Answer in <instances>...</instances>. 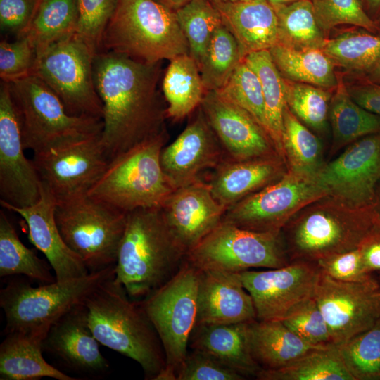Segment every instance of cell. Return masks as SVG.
I'll return each mask as SVG.
<instances>
[{
    "label": "cell",
    "instance_id": "obj_53",
    "mask_svg": "<svg viewBox=\"0 0 380 380\" xmlns=\"http://www.w3.org/2000/svg\"><path fill=\"white\" fill-rule=\"evenodd\" d=\"M364 265L369 273L380 271V223L359 246Z\"/></svg>",
    "mask_w": 380,
    "mask_h": 380
},
{
    "label": "cell",
    "instance_id": "obj_28",
    "mask_svg": "<svg viewBox=\"0 0 380 380\" xmlns=\"http://www.w3.org/2000/svg\"><path fill=\"white\" fill-rule=\"evenodd\" d=\"M39 334L14 332L6 334L0 344L1 380H77L48 363L43 356Z\"/></svg>",
    "mask_w": 380,
    "mask_h": 380
},
{
    "label": "cell",
    "instance_id": "obj_57",
    "mask_svg": "<svg viewBox=\"0 0 380 380\" xmlns=\"http://www.w3.org/2000/svg\"><path fill=\"white\" fill-rule=\"evenodd\" d=\"M268 1L272 5H274V4H284V3H287V2H291V1H298V0H268Z\"/></svg>",
    "mask_w": 380,
    "mask_h": 380
},
{
    "label": "cell",
    "instance_id": "obj_60",
    "mask_svg": "<svg viewBox=\"0 0 380 380\" xmlns=\"http://www.w3.org/2000/svg\"><path fill=\"white\" fill-rule=\"evenodd\" d=\"M375 22H376V24L378 28H379V33H380V15H379V16L378 18V20L376 21H375Z\"/></svg>",
    "mask_w": 380,
    "mask_h": 380
},
{
    "label": "cell",
    "instance_id": "obj_45",
    "mask_svg": "<svg viewBox=\"0 0 380 380\" xmlns=\"http://www.w3.org/2000/svg\"><path fill=\"white\" fill-rule=\"evenodd\" d=\"M317 21L328 37L331 29L340 25L361 27L372 33L379 28L366 13L359 0H312Z\"/></svg>",
    "mask_w": 380,
    "mask_h": 380
},
{
    "label": "cell",
    "instance_id": "obj_50",
    "mask_svg": "<svg viewBox=\"0 0 380 380\" xmlns=\"http://www.w3.org/2000/svg\"><path fill=\"white\" fill-rule=\"evenodd\" d=\"M316 264L323 274L341 281H357L372 277L364 265L359 246L320 259Z\"/></svg>",
    "mask_w": 380,
    "mask_h": 380
},
{
    "label": "cell",
    "instance_id": "obj_42",
    "mask_svg": "<svg viewBox=\"0 0 380 380\" xmlns=\"http://www.w3.org/2000/svg\"><path fill=\"white\" fill-rule=\"evenodd\" d=\"M338 348L354 380H380V319Z\"/></svg>",
    "mask_w": 380,
    "mask_h": 380
},
{
    "label": "cell",
    "instance_id": "obj_10",
    "mask_svg": "<svg viewBox=\"0 0 380 380\" xmlns=\"http://www.w3.org/2000/svg\"><path fill=\"white\" fill-rule=\"evenodd\" d=\"M127 214L88 195L56 204L55 210L63 240L89 272L115 265Z\"/></svg>",
    "mask_w": 380,
    "mask_h": 380
},
{
    "label": "cell",
    "instance_id": "obj_23",
    "mask_svg": "<svg viewBox=\"0 0 380 380\" xmlns=\"http://www.w3.org/2000/svg\"><path fill=\"white\" fill-rule=\"evenodd\" d=\"M56 202L42 183L41 196L32 205L4 208L20 215L28 228V239L46 258L57 281L63 282L89 273L82 259L63 240L56 217Z\"/></svg>",
    "mask_w": 380,
    "mask_h": 380
},
{
    "label": "cell",
    "instance_id": "obj_14",
    "mask_svg": "<svg viewBox=\"0 0 380 380\" xmlns=\"http://www.w3.org/2000/svg\"><path fill=\"white\" fill-rule=\"evenodd\" d=\"M101 133L71 141L34 153L32 161L41 182L56 204L87 196L110 159Z\"/></svg>",
    "mask_w": 380,
    "mask_h": 380
},
{
    "label": "cell",
    "instance_id": "obj_11",
    "mask_svg": "<svg viewBox=\"0 0 380 380\" xmlns=\"http://www.w3.org/2000/svg\"><path fill=\"white\" fill-rule=\"evenodd\" d=\"M96 54L75 33L37 49L34 75L75 116L102 119L103 105L94 79Z\"/></svg>",
    "mask_w": 380,
    "mask_h": 380
},
{
    "label": "cell",
    "instance_id": "obj_7",
    "mask_svg": "<svg viewBox=\"0 0 380 380\" xmlns=\"http://www.w3.org/2000/svg\"><path fill=\"white\" fill-rule=\"evenodd\" d=\"M167 129L111 159L88 196L125 213L160 207L174 190L160 165Z\"/></svg>",
    "mask_w": 380,
    "mask_h": 380
},
{
    "label": "cell",
    "instance_id": "obj_56",
    "mask_svg": "<svg viewBox=\"0 0 380 380\" xmlns=\"http://www.w3.org/2000/svg\"><path fill=\"white\" fill-rule=\"evenodd\" d=\"M367 9L371 13L380 11V0H362Z\"/></svg>",
    "mask_w": 380,
    "mask_h": 380
},
{
    "label": "cell",
    "instance_id": "obj_18",
    "mask_svg": "<svg viewBox=\"0 0 380 380\" xmlns=\"http://www.w3.org/2000/svg\"><path fill=\"white\" fill-rule=\"evenodd\" d=\"M315 178L328 196L355 206L374 203L380 180V132L350 144L338 158L324 164Z\"/></svg>",
    "mask_w": 380,
    "mask_h": 380
},
{
    "label": "cell",
    "instance_id": "obj_59",
    "mask_svg": "<svg viewBox=\"0 0 380 380\" xmlns=\"http://www.w3.org/2000/svg\"><path fill=\"white\" fill-rule=\"evenodd\" d=\"M376 207L379 215V219H380V196L376 195Z\"/></svg>",
    "mask_w": 380,
    "mask_h": 380
},
{
    "label": "cell",
    "instance_id": "obj_47",
    "mask_svg": "<svg viewBox=\"0 0 380 380\" xmlns=\"http://www.w3.org/2000/svg\"><path fill=\"white\" fill-rule=\"evenodd\" d=\"M281 321L308 343L315 346L334 345L327 322L314 297L297 305Z\"/></svg>",
    "mask_w": 380,
    "mask_h": 380
},
{
    "label": "cell",
    "instance_id": "obj_51",
    "mask_svg": "<svg viewBox=\"0 0 380 380\" xmlns=\"http://www.w3.org/2000/svg\"><path fill=\"white\" fill-rule=\"evenodd\" d=\"M41 0H0V27L2 33L18 38L31 24Z\"/></svg>",
    "mask_w": 380,
    "mask_h": 380
},
{
    "label": "cell",
    "instance_id": "obj_35",
    "mask_svg": "<svg viewBox=\"0 0 380 380\" xmlns=\"http://www.w3.org/2000/svg\"><path fill=\"white\" fill-rule=\"evenodd\" d=\"M272 6L278 19L279 44L296 49H322L329 37L317 21L312 0Z\"/></svg>",
    "mask_w": 380,
    "mask_h": 380
},
{
    "label": "cell",
    "instance_id": "obj_27",
    "mask_svg": "<svg viewBox=\"0 0 380 380\" xmlns=\"http://www.w3.org/2000/svg\"><path fill=\"white\" fill-rule=\"evenodd\" d=\"M248 324L195 326L189 347L213 357L245 377H256L261 368L251 354Z\"/></svg>",
    "mask_w": 380,
    "mask_h": 380
},
{
    "label": "cell",
    "instance_id": "obj_41",
    "mask_svg": "<svg viewBox=\"0 0 380 380\" xmlns=\"http://www.w3.org/2000/svg\"><path fill=\"white\" fill-rule=\"evenodd\" d=\"M176 14L189 55L200 68L213 32L222 24L220 13L210 0H194L177 10Z\"/></svg>",
    "mask_w": 380,
    "mask_h": 380
},
{
    "label": "cell",
    "instance_id": "obj_32",
    "mask_svg": "<svg viewBox=\"0 0 380 380\" xmlns=\"http://www.w3.org/2000/svg\"><path fill=\"white\" fill-rule=\"evenodd\" d=\"M329 118L333 132L332 152L363 137L380 132V116L352 99L340 75L330 100Z\"/></svg>",
    "mask_w": 380,
    "mask_h": 380
},
{
    "label": "cell",
    "instance_id": "obj_37",
    "mask_svg": "<svg viewBox=\"0 0 380 380\" xmlns=\"http://www.w3.org/2000/svg\"><path fill=\"white\" fill-rule=\"evenodd\" d=\"M334 64L362 77L380 58V34L348 30L328 38L322 49Z\"/></svg>",
    "mask_w": 380,
    "mask_h": 380
},
{
    "label": "cell",
    "instance_id": "obj_55",
    "mask_svg": "<svg viewBox=\"0 0 380 380\" xmlns=\"http://www.w3.org/2000/svg\"><path fill=\"white\" fill-rule=\"evenodd\" d=\"M167 7L176 11L194 0H158Z\"/></svg>",
    "mask_w": 380,
    "mask_h": 380
},
{
    "label": "cell",
    "instance_id": "obj_36",
    "mask_svg": "<svg viewBox=\"0 0 380 380\" xmlns=\"http://www.w3.org/2000/svg\"><path fill=\"white\" fill-rule=\"evenodd\" d=\"M50 264L20 241L5 213L0 211V277L24 275L40 284L56 281Z\"/></svg>",
    "mask_w": 380,
    "mask_h": 380
},
{
    "label": "cell",
    "instance_id": "obj_26",
    "mask_svg": "<svg viewBox=\"0 0 380 380\" xmlns=\"http://www.w3.org/2000/svg\"><path fill=\"white\" fill-rule=\"evenodd\" d=\"M236 39L241 55L269 50L279 44L278 19L268 0L213 3Z\"/></svg>",
    "mask_w": 380,
    "mask_h": 380
},
{
    "label": "cell",
    "instance_id": "obj_3",
    "mask_svg": "<svg viewBox=\"0 0 380 380\" xmlns=\"http://www.w3.org/2000/svg\"><path fill=\"white\" fill-rule=\"evenodd\" d=\"M379 223L376 201L360 207L325 196L293 216L281 235L290 262H316L358 247Z\"/></svg>",
    "mask_w": 380,
    "mask_h": 380
},
{
    "label": "cell",
    "instance_id": "obj_31",
    "mask_svg": "<svg viewBox=\"0 0 380 380\" xmlns=\"http://www.w3.org/2000/svg\"><path fill=\"white\" fill-rule=\"evenodd\" d=\"M269 51L283 78L331 90L337 86L335 65L322 49H296L277 44Z\"/></svg>",
    "mask_w": 380,
    "mask_h": 380
},
{
    "label": "cell",
    "instance_id": "obj_52",
    "mask_svg": "<svg viewBox=\"0 0 380 380\" xmlns=\"http://www.w3.org/2000/svg\"><path fill=\"white\" fill-rule=\"evenodd\" d=\"M352 99L367 111L380 116V84L365 79L346 84Z\"/></svg>",
    "mask_w": 380,
    "mask_h": 380
},
{
    "label": "cell",
    "instance_id": "obj_40",
    "mask_svg": "<svg viewBox=\"0 0 380 380\" xmlns=\"http://www.w3.org/2000/svg\"><path fill=\"white\" fill-rule=\"evenodd\" d=\"M243 60L239 44L222 23L213 32L199 68L205 91H217Z\"/></svg>",
    "mask_w": 380,
    "mask_h": 380
},
{
    "label": "cell",
    "instance_id": "obj_17",
    "mask_svg": "<svg viewBox=\"0 0 380 380\" xmlns=\"http://www.w3.org/2000/svg\"><path fill=\"white\" fill-rule=\"evenodd\" d=\"M20 121L9 85L0 89V203L25 208L41 196L42 182L32 160L24 153Z\"/></svg>",
    "mask_w": 380,
    "mask_h": 380
},
{
    "label": "cell",
    "instance_id": "obj_13",
    "mask_svg": "<svg viewBox=\"0 0 380 380\" xmlns=\"http://www.w3.org/2000/svg\"><path fill=\"white\" fill-rule=\"evenodd\" d=\"M325 196L315 177L287 170L278 181L227 209L222 220L249 231L279 234L298 211Z\"/></svg>",
    "mask_w": 380,
    "mask_h": 380
},
{
    "label": "cell",
    "instance_id": "obj_58",
    "mask_svg": "<svg viewBox=\"0 0 380 380\" xmlns=\"http://www.w3.org/2000/svg\"><path fill=\"white\" fill-rule=\"evenodd\" d=\"M212 3H222V2H237V1H246L250 0H210Z\"/></svg>",
    "mask_w": 380,
    "mask_h": 380
},
{
    "label": "cell",
    "instance_id": "obj_20",
    "mask_svg": "<svg viewBox=\"0 0 380 380\" xmlns=\"http://www.w3.org/2000/svg\"><path fill=\"white\" fill-rule=\"evenodd\" d=\"M177 139L160 153L164 175L173 189L196 182L227 156L201 109Z\"/></svg>",
    "mask_w": 380,
    "mask_h": 380
},
{
    "label": "cell",
    "instance_id": "obj_9",
    "mask_svg": "<svg viewBox=\"0 0 380 380\" xmlns=\"http://www.w3.org/2000/svg\"><path fill=\"white\" fill-rule=\"evenodd\" d=\"M199 270L186 260L165 284L139 300L161 341L166 365L156 380H177L197 317Z\"/></svg>",
    "mask_w": 380,
    "mask_h": 380
},
{
    "label": "cell",
    "instance_id": "obj_12",
    "mask_svg": "<svg viewBox=\"0 0 380 380\" xmlns=\"http://www.w3.org/2000/svg\"><path fill=\"white\" fill-rule=\"evenodd\" d=\"M199 270L241 272L253 268H279L290 260L279 234L239 228L223 220L186 255Z\"/></svg>",
    "mask_w": 380,
    "mask_h": 380
},
{
    "label": "cell",
    "instance_id": "obj_4",
    "mask_svg": "<svg viewBox=\"0 0 380 380\" xmlns=\"http://www.w3.org/2000/svg\"><path fill=\"white\" fill-rule=\"evenodd\" d=\"M114 277L85 301L89 327L101 345L136 361L145 379L156 380L166 365L160 338L140 301L131 299Z\"/></svg>",
    "mask_w": 380,
    "mask_h": 380
},
{
    "label": "cell",
    "instance_id": "obj_19",
    "mask_svg": "<svg viewBox=\"0 0 380 380\" xmlns=\"http://www.w3.org/2000/svg\"><path fill=\"white\" fill-rule=\"evenodd\" d=\"M199 107L227 158L247 160L280 156L270 134L251 115L217 91H205Z\"/></svg>",
    "mask_w": 380,
    "mask_h": 380
},
{
    "label": "cell",
    "instance_id": "obj_5",
    "mask_svg": "<svg viewBox=\"0 0 380 380\" xmlns=\"http://www.w3.org/2000/svg\"><path fill=\"white\" fill-rule=\"evenodd\" d=\"M102 48L148 63L189 54L176 11L158 0H120Z\"/></svg>",
    "mask_w": 380,
    "mask_h": 380
},
{
    "label": "cell",
    "instance_id": "obj_6",
    "mask_svg": "<svg viewBox=\"0 0 380 380\" xmlns=\"http://www.w3.org/2000/svg\"><path fill=\"white\" fill-rule=\"evenodd\" d=\"M115 276V265L65 281L32 286L13 279L0 290L5 317L4 334L30 333L45 336L53 324L85 303L104 281Z\"/></svg>",
    "mask_w": 380,
    "mask_h": 380
},
{
    "label": "cell",
    "instance_id": "obj_39",
    "mask_svg": "<svg viewBox=\"0 0 380 380\" xmlns=\"http://www.w3.org/2000/svg\"><path fill=\"white\" fill-rule=\"evenodd\" d=\"M77 17V0H41L21 37H28L37 49L75 33Z\"/></svg>",
    "mask_w": 380,
    "mask_h": 380
},
{
    "label": "cell",
    "instance_id": "obj_8",
    "mask_svg": "<svg viewBox=\"0 0 380 380\" xmlns=\"http://www.w3.org/2000/svg\"><path fill=\"white\" fill-rule=\"evenodd\" d=\"M8 84L25 149L34 153L101 133L102 119L69 114L60 98L37 75Z\"/></svg>",
    "mask_w": 380,
    "mask_h": 380
},
{
    "label": "cell",
    "instance_id": "obj_22",
    "mask_svg": "<svg viewBox=\"0 0 380 380\" xmlns=\"http://www.w3.org/2000/svg\"><path fill=\"white\" fill-rule=\"evenodd\" d=\"M99 344L89 327L84 303L51 325L42 341V350L72 372L99 374L110 367Z\"/></svg>",
    "mask_w": 380,
    "mask_h": 380
},
{
    "label": "cell",
    "instance_id": "obj_24",
    "mask_svg": "<svg viewBox=\"0 0 380 380\" xmlns=\"http://www.w3.org/2000/svg\"><path fill=\"white\" fill-rule=\"evenodd\" d=\"M199 271L196 326L248 323L256 319L253 299L240 272Z\"/></svg>",
    "mask_w": 380,
    "mask_h": 380
},
{
    "label": "cell",
    "instance_id": "obj_15",
    "mask_svg": "<svg viewBox=\"0 0 380 380\" xmlns=\"http://www.w3.org/2000/svg\"><path fill=\"white\" fill-rule=\"evenodd\" d=\"M314 298L338 347L380 319V284L373 277L346 281L321 272Z\"/></svg>",
    "mask_w": 380,
    "mask_h": 380
},
{
    "label": "cell",
    "instance_id": "obj_48",
    "mask_svg": "<svg viewBox=\"0 0 380 380\" xmlns=\"http://www.w3.org/2000/svg\"><path fill=\"white\" fill-rule=\"evenodd\" d=\"M37 48L27 37L0 43V77L10 83L33 73Z\"/></svg>",
    "mask_w": 380,
    "mask_h": 380
},
{
    "label": "cell",
    "instance_id": "obj_44",
    "mask_svg": "<svg viewBox=\"0 0 380 380\" xmlns=\"http://www.w3.org/2000/svg\"><path fill=\"white\" fill-rule=\"evenodd\" d=\"M217 91L246 110L267 132L261 83L256 73L243 59Z\"/></svg>",
    "mask_w": 380,
    "mask_h": 380
},
{
    "label": "cell",
    "instance_id": "obj_38",
    "mask_svg": "<svg viewBox=\"0 0 380 380\" xmlns=\"http://www.w3.org/2000/svg\"><path fill=\"white\" fill-rule=\"evenodd\" d=\"M284 159L288 170L315 177L322 167V146L314 134L286 106L282 135Z\"/></svg>",
    "mask_w": 380,
    "mask_h": 380
},
{
    "label": "cell",
    "instance_id": "obj_54",
    "mask_svg": "<svg viewBox=\"0 0 380 380\" xmlns=\"http://www.w3.org/2000/svg\"><path fill=\"white\" fill-rule=\"evenodd\" d=\"M361 78L380 84V58Z\"/></svg>",
    "mask_w": 380,
    "mask_h": 380
},
{
    "label": "cell",
    "instance_id": "obj_34",
    "mask_svg": "<svg viewBox=\"0 0 380 380\" xmlns=\"http://www.w3.org/2000/svg\"><path fill=\"white\" fill-rule=\"evenodd\" d=\"M260 380H354L335 345L312 350L289 365L277 369H262Z\"/></svg>",
    "mask_w": 380,
    "mask_h": 380
},
{
    "label": "cell",
    "instance_id": "obj_25",
    "mask_svg": "<svg viewBox=\"0 0 380 380\" xmlns=\"http://www.w3.org/2000/svg\"><path fill=\"white\" fill-rule=\"evenodd\" d=\"M288 169L280 156L234 160L226 158L206 181L215 199L226 210L281 179Z\"/></svg>",
    "mask_w": 380,
    "mask_h": 380
},
{
    "label": "cell",
    "instance_id": "obj_1",
    "mask_svg": "<svg viewBox=\"0 0 380 380\" xmlns=\"http://www.w3.org/2000/svg\"><path fill=\"white\" fill-rule=\"evenodd\" d=\"M161 62L148 63L103 51L94 60L103 105L101 139L110 159L166 130L167 106L158 89Z\"/></svg>",
    "mask_w": 380,
    "mask_h": 380
},
{
    "label": "cell",
    "instance_id": "obj_30",
    "mask_svg": "<svg viewBox=\"0 0 380 380\" xmlns=\"http://www.w3.org/2000/svg\"><path fill=\"white\" fill-rule=\"evenodd\" d=\"M162 94L167 104V116L179 120L201 103L205 90L199 68L189 54L170 61L162 80Z\"/></svg>",
    "mask_w": 380,
    "mask_h": 380
},
{
    "label": "cell",
    "instance_id": "obj_2",
    "mask_svg": "<svg viewBox=\"0 0 380 380\" xmlns=\"http://www.w3.org/2000/svg\"><path fill=\"white\" fill-rule=\"evenodd\" d=\"M185 257L160 208H138L127 214L114 279L131 299L141 300L169 281Z\"/></svg>",
    "mask_w": 380,
    "mask_h": 380
},
{
    "label": "cell",
    "instance_id": "obj_33",
    "mask_svg": "<svg viewBox=\"0 0 380 380\" xmlns=\"http://www.w3.org/2000/svg\"><path fill=\"white\" fill-rule=\"evenodd\" d=\"M243 59L259 77L265 101L267 132L284 159L282 135L286 106L284 79L269 50L249 53Z\"/></svg>",
    "mask_w": 380,
    "mask_h": 380
},
{
    "label": "cell",
    "instance_id": "obj_43",
    "mask_svg": "<svg viewBox=\"0 0 380 380\" xmlns=\"http://www.w3.org/2000/svg\"><path fill=\"white\" fill-rule=\"evenodd\" d=\"M283 79L286 106L290 110L308 127L323 130L333 90Z\"/></svg>",
    "mask_w": 380,
    "mask_h": 380
},
{
    "label": "cell",
    "instance_id": "obj_16",
    "mask_svg": "<svg viewBox=\"0 0 380 380\" xmlns=\"http://www.w3.org/2000/svg\"><path fill=\"white\" fill-rule=\"evenodd\" d=\"M321 270L314 262L296 260L279 268L240 272L258 320H281L301 302L314 297Z\"/></svg>",
    "mask_w": 380,
    "mask_h": 380
},
{
    "label": "cell",
    "instance_id": "obj_21",
    "mask_svg": "<svg viewBox=\"0 0 380 380\" xmlns=\"http://www.w3.org/2000/svg\"><path fill=\"white\" fill-rule=\"evenodd\" d=\"M160 208L170 232L186 255L220 224L227 210L203 179L174 189Z\"/></svg>",
    "mask_w": 380,
    "mask_h": 380
},
{
    "label": "cell",
    "instance_id": "obj_49",
    "mask_svg": "<svg viewBox=\"0 0 380 380\" xmlns=\"http://www.w3.org/2000/svg\"><path fill=\"white\" fill-rule=\"evenodd\" d=\"M241 374L226 366L213 357L192 350L177 374V380H243Z\"/></svg>",
    "mask_w": 380,
    "mask_h": 380
},
{
    "label": "cell",
    "instance_id": "obj_46",
    "mask_svg": "<svg viewBox=\"0 0 380 380\" xmlns=\"http://www.w3.org/2000/svg\"><path fill=\"white\" fill-rule=\"evenodd\" d=\"M120 0H77L78 17L75 34L96 54L103 51L106 28Z\"/></svg>",
    "mask_w": 380,
    "mask_h": 380
},
{
    "label": "cell",
    "instance_id": "obj_29",
    "mask_svg": "<svg viewBox=\"0 0 380 380\" xmlns=\"http://www.w3.org/2000/svg\"><path fill=\"white\" fill-rule=\"evenodd\" d=\"M248 336L251 354L262 369L284 367L308 352L325 347L308 343L281 320L248 322Z\"/></svg>",
    "mask_w": 380,
    "mask_h": 380
}]
</instances>
